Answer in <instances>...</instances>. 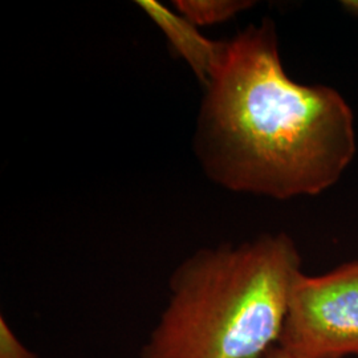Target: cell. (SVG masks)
Listing matches in <instances>:
<instances>
[{
  "instance_id": "6da1fadb",
  "label": "cell",
  "mask_w": 358,
  "mask_h": 358,
  "mask_svg": "<svg viewBox=\"0 0 358 358\" xmlns=\"http://www.w3.org/2000/svg\"><path fill=\"white\" fill-rule=\"evenodd\" d=\"M356 150L349 103L331 87L288 76L273 22L224 41L198 120L196 152L210 178L279 201L312 196L340 180Z\"/></svg>"
},
{
  "instance_id": "7a4b0ae2",
  "label": "cell",
  "mask_w": 358,
  "mask_h": 358,
  "mask_svg": "<svg viewBox=\"0 0 358 358\" xmlns=\"http://www.w3.org/2000/svg\"><path fill=\"white\" fill-rule=\"evenodd\" d=\"M301 257L285 234L203 248L170 279L140 358H262L278 345Z\"/></svg>"
},
{
  "instance_id": "3957f363",
  "label": "cell",
  "mask_w": 358,
  "mask_h": 358,
  "mask_svg": "<svg viewBox=\"0 0 358 358\" xmlns=\"http://www.w3.org/2000/svg\"><path fill=\"white\" fill-rule=\"evenodd\" d=\"M278 346L297 358L358 357V262L297 276Z\"/></svg>"
},
{
  "instance_id": "277c9868",
  "label": "cell",
  "mask_w": 358,
  "mask_h": 358,
  "mask_svg": "<svg viewBox=\"0 0 358 358\" xmlns=\"http://www.w3.org/2000/svg\"><path fill=\"white\" fill-rule=\"evenodd\" d=\"M137 4L164 32L174 51L189 64L199 81L207 85L222 59L224 41L206 38L190 20L157 0H140Z\"/></svg>"
},
{
  "instance_id": "5b68a950",
  "label": "cell",
  "mask_w": 358,
  "mask_h": 358,
  "mask_svg": "<svg viewBox=\"0 0 358 358\" xmlns=\"http://www.w3.org/2000/svg\"><path fill=\"white\" fill-rule=\"evenodd\" d=\"M178 13L192 24L213 26L232 19L235 15L248 10L254 1L248 0H178L174 3Z\"/></svg>"
},
{
  "instance_id": "8992f818",
  "label": "cell",
  "mask_w": 358,
  "mask_h": 358,
  "mask_svg": "<svg viewBox=\"0 0 358 358\" xmlns=\"http://www.w3.org/2000/svg\"><path fill=\"white\" fill-rule=\"evenodd\" d=\"M0 358H38L17 338L4 316L0 317Z\"/></svg>"
},
{
  "instance_id": "52a82bcc",
  "label": "cell",
  "mask_w": 358,
  "mask_h": 358,
  "mask_svg": "<svg viewBox=\"0 0 358 358\" xmlns=\"http://www.w3.org/2000/svg\"><path fill=\"white\" fill-rule=\"evenodd\" d=\"M262 358H297L292 356V355H289L288 352H285L284 349H282L280 346H273V348H271L268 352L263 356Z\"/></svg>"
},
{
  "instance_id": "ba28073f",
  "label": "cell",
  "mask_w": 358,
  "mask_h": 358,
  "mask_svg": "<svg viewBox=\"0 0 358 358\" xmlns=\"http://www.w3.org/2000/svg\"><path fill=\"white\" fill-rule=\"evenodd\" d=\"M341 7L345 10L346 13L358 17V0H344L341 1Z\"/></svg>"
}]
</instances>
